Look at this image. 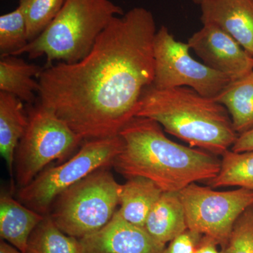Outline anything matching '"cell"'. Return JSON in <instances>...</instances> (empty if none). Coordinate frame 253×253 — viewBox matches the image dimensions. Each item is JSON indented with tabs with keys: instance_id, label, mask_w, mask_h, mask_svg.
Wrapping results in <instances>:
<instances>
[{
	"instance_id": "1",
	"label": "cell",
	"mask_w": 253,
	"mask_h": 253,
	"mask_svg": "<svg viewBox=\"0 0 253 253\" xmlns=\"http://www.w3.org/2000/svg\"><path fill=\"white\" fill-rule=\"evenodd\" d=\"M156 32L144 7L113 18L85 57L44 68L40 102L84 140L119 135L154 82Z\"/></svg>"
},
{
	"instance_id": "2",
	"label": "cell",
	"mask_w": 253,
	"mask_h": 253,
	"mask_svg": "<svg viewBox=\"0 0 253 253\" xmlns=\"http://www.w3.org/2000/svg\"><path fill=\"white\" fill-rule=\"evenodd\" d=\"M164 131L154 120L133 118L120 132L123 146L113 163L115 170L126 179H149L163 192H179L215 177L221 166L216 155L177 144Z\"/></svg>"
},
{
	"instance_id": "3",
	"label": "cell",
	"mask_w": 253,
	"mask_h": 253,
	"mask_svg": "<svg viewBox=\"0 0 253 253\" xmlns=\"http://www.w3.org/2000/svg\"><path fill=\"white\" fill-rule=\"evenodd\" d=\"M135 116L154 120L191 147L216 156H222L239 136L223 105L189 87L158 89L151 84L141 95Z\"/></svg>"
},
{
	"instance_id": "4",
	"label": "cell",
	"mask_w": 253,
	"mask_h": 253,
	"mask_svg": "<svg viewBox=\"0 0 253 253\" xmlns=\"http://www.w3.org/2000/svg\"><path fill=\"white\" fill-rule=\"evenodd\" d=\"M122 8L111 0H65L59 14L34 41L15 56L30 59L45 56L46 67L53 61L74 63L90 52L96 40Z\"/></svg>"
},
{
	"instance_id": "5",
	"label": "cell",
	"mask_w": 253,
	"mask_h": 253,
	"mask_svg": "<svg viewBox=\"0 0 253 253\" xmlns=\"http://www.w3.org/2000/svg\"><path fill=\"white\" fill-rule=\"evenodd\" d=\"M109 168L91 173L54 200L49 214L65 234L81 239L111 220L120 204L122 184Z\"/></svg>"
},
{
	"instance_id": "6",
	"label": "cell",
	"mask_w": 253,
	"mask_h": 253,
	"mask_svg": "<svg viewBox=\"0 0 253 253\" xmlns=\"http://www.w3.org/2000/svg\"><path fill=\"white\" fill-rule=\"evenodd\" d=\"M27 112V128L14 156L15 175L20 188L29 184L50 163L69 156L84 140L40 101L30 106Z\"/></svg>"
},
{
	"instance_id": "7",
	"label": "cell",
	"mask_w": 253,
	"mask_h": 253,
	"mask_svg": "<svg viewBox=\"0 0 253 253\" xmlns=\"http://www.w3.org/2000/svg\"><path fill=\"white\" fill-rule=\"evenodd\" d=\"M123 146L120 135L86 141L72 158L44 169L29 184L20 188L18 200L42 215L49 214L54 200L65 190L100 168L112 167Z\"/></svg>"
},
{
	"instance_id": "8",
	"label": "cell",
	"mask_w": 253,
	"mask_h": 253,
	"mask_svg": "<svg viewBox=\"0 0 253 253\" xmlns=\"http://www.w3.org/2000/svg\"><path fill=\"white\" fill-rule=\"evenodd\" d=\"M190 50L188 43L176 41L166 26H161L154 38L152 85L158 89L189 87L215 97L232 80L193 59Z\"/></svg>"
},
{
	"instance_id": "9",
	"label": "cell",
	"mask_w": 253,
	"mask_h": 253,
	"mask_svg": "<svg viewBox=\"0 0 253 253\" xmlns=\"http://www.w3.org/2000/svg\"><path fill=\"white\" fill-rule=\"evenodd\" d=\"M188 229L212 238L225 250L236 221L253 206V191L239 189L214 191L190 184L179 191Z\"/></svg>"
},
{
	"instance_id": "10",
	"label": "cell",
	"mask_w": 253,
	"mask_h": 253,
	"mask_svg": "<svg viewBox=\"0 0 253 253\" xmlns=\"http://www.w3.org/2000/svg\"><path fill=\"white\" fill-rule=\"evenodd\" d=\"M204 64L232 81L253 71V57L230 35L213 24H205L187 42Z\"/></svg>"
},
{
	"instance_id": "11",
	"label": "cell",
	"mask_w": 253,
	"mask_h": 253,
	"mask_svg": "<svg viewBox=\"0 0 253 253\" xmlns=\"http://www.w3.org/2000/svg\"><path fill=\"white\" fill-rule=\"evenodd\" d=\"M79 240L83 253H163L166 247L118 211L104 227Z\"/></svg>"
},
{
	"instance_id": "12",
	"label": "cell",
	"mask_w": 253,
	"mask_h": 253,
	"mask_svg": "<svg viewBox=\"0 0 253 253\" xmlns=\"http://www.w3.org/2000/svg\"><path fill=\"white\" fill-rule=\"evenodd\" d=\"M199 5L203 25L221 28L253 57V0H204Z\"/></svg>"
},
{
	"instance_id": "13",
	"label": "cell",
	"mask_w": 253,
	"mask_h": 253,
	"mask_svg": "<svg viewBox=\"0 0 253 253\" xmlns=\"http://www.w3.org/2000/svg\"><path fill=\"white\" fill-rule=\"evenodd\" d=\"M44 216L15 200L7 193L0 197L1 240L26 253L28 239Z\"/></svg>"
},
{
	"instance_id": "14",
	"label": "cell",
	"mask_w": 253,
	"mask_h": 253,
	"mask_svg": "<svg viewBox=\"0 0 253 253\" xmlns=\"http://www.w3.org/2000/svg\"><path fill=\"white\" fill-rule=\"evenodd\" d=\"M144 228L154 239L166 246L188 229L179 192H163L150 211Z\"/></svg>"
},
{
	"instance_id": "15",
	"label": "cell",
	"mask_w": 253,
	"mask_h": 253,
	"mask_svg": "<svg viewBox=\"0 0 253 253\" xmlns=\"http://www.w3.org/2000/svg\"><path fill=\"white\" fill-rule=\"evenodd\" d=\"M28 112L23 101L14 95L0 91V154L10 175L14 170L15 152L27 128Z\"/></svg>"
},
{
	"instance_id": "16",
	"label": "cell",
	"mask_w": 253,
	"mask_h": 253,
	"mask_svg": "<svg viewBox=\"0 0 253 253\" xmlns=\"http://www.w3.org/2000/svg\"><path fill=\"white\" fill-rule=\"evenodd\" d=\"M44 68L28 63L18 56H7L0 60V91L14 95L32 105L39 93V78Z\"/></svg>"
},
{
	"instance_id": "17",
	"label": "cell",
	"mask_w": 253,
	"mask_h": 253,
	"mask_svg": "<svg viewBox=\"0 0 253 253\" xmlns=\"http://www.w3.org/2000/svg\"><path fill=\"white\" fill-rule=\"evenodd\" d=\"M163 192L149 179L141 176L129 178L122 184L118 212L125 220L144 227L150 211Z\"/></svg>"
},
{
	"instance_id": "18",
	"label": "cell",
	"mask_w": 253,
	"mask_h": 253,
	"mask_svg": "<svg viewBox=\"0 0 253 253\" xmlns=\"http://www.w3.org/2000/svg\"><path fill=\"white\" fill-rule=\"evenodd\" d=\"M214 99L227 110L239 135L253 129V71L231 81Z\"/></svg>"
},
{
	"instance_id": "19",
	"label": "cell",
	"mask_w": 253,
	"mask_h": 253,
	"mask_svg": "<svg viewBox=\"0 0 253 253\" xmlns=\"http://www.w3.org/2000/svg\"><path fill=\"white\" fill-rule=\"evenodd\" d=\"M26 253H83L80 240L65 234L49 214L28 239Z\"/></svg>"
},
{
	"instance_id": "20",
	"label": "cell",
	"mask_w": 253,
	"mask_h": 253,
	"mask_svg": "<svg viewBox=\"0 0 253 253\" xmlns=\"http://www.w3.org/2000/svg\"><path fill=\"white\" fill-rule=\"evenodd\" d=\"M221 156L219 172L208 181L211 187L238 186L253 191V151L234 152L228 150Z\"/></svg>"
},
{
	"instance_id": "21",
	"label": "cell",
	"mask_w": 253,
	"mask_h": 253,
	"mask_svg": "<svg viewBox=\"0 0 253 253\" xmlns=\"http://www.w3.org/2000/svg\"><path fill=\"white\" fill-rule=\"evenodd\" d=\"M65 0H20L28 41L31 42L41 36L59 14Z\"/></svg>"
},
{
	"instance_id": "22",
	"label": "cell",
	"mask_w": 253,
	"mask_h": 253,
	"mask_svg": "<svg viewBox=\"0 0 253 253\" xmlns=\"http://www.w3.org/2000/svg\"><path fill=\"white\" fill-rule=\"evenodd\" d=\"M29 43L26 21L22 10L18 6L14 11L0 16V54L1 57L15 56Z\"/></svg>"
},
{
	"instance_id": "23",
	"label": "cell",
	"mask_w": 253,
	"mask_h": 253,
	"mask_svg": "<svg viewBox=\"0 0 253 253\" xmlns=\"http://www.w3.org/2000/svg\"><path fill=\"white\" fill-rule=\"evenodd\" d=\"M224 252L253 253V206L236 221Z\"/></svg>"
},
{
	"instance_id": "24",
	"label": "cell",
	"mask_w": 253,
	"mask_h": 253,
	"mask_svg": "<svg viewBox=\"0 0 253 253\" xmlns=\"http://www.w3.org/2000/svg\"><path fill=\"white\" fill-rule=\"evenodd\" d=\"M203 236L196 231L186 229L172 239L163 253H194Z\"/></svg>"
},
{
	"instance_id": "25",
	"label": "cell",
	"mask_w": 253,
	"mask_h": 253,
	"mask_svg": "<svg viewBox=\"0 0 253 253\" xmlns=\"http://www.w3.org/2000/svg\"><path fill=\"white\" fill-rule=\"evenodd\" d=\"M231 150L234 152L253 151V128L239 134Z\"/></svg>"
},
{
	"instance_id": "26",
	"label": "cell",
	"mask_w": 253,
	"mask_h": 253,
	"mask_svg": "<svg viewBox=\"0 0 253 253\" xmlns=\"http://www.w3.org/2000/svg\"><path fill=\"white\" fill-rule=\"evenodd\" d=\"M218 246L219 244L212 238L203 236L194 253H225L224 250L220 251L218 249Z\"/></svg>"
},
{
	"instance_id": "27",
	"label": "cell",
	"mask_w": 253,
	"mask_h": 253,
	"mask_svg": "<svg viewBox=\"0 0 253 253\" xmlns=\"http://www.w3.org/2000/svg\"><path fill=\"white\" fill-rule=\"evenodd\" d=\"M0 253H26L11 246L9 243L1 240L0 242Z\"/></svg>"
},
{
	"instance_id": "28",
	"label": "cell",
	"mask_w": 253,
	"mask_h": 253,
	"mask_svg": "<svg viewBox=\"0 0 253 253\" xmlns=\"http://www.w3.org/2000/svg\"><path fill=\"white\" fill-rule=\"evenodd\" d=\"M204 1V0H193V1L195 3V4H201L202 1Z\"/></svg>"
}]
</instances>
